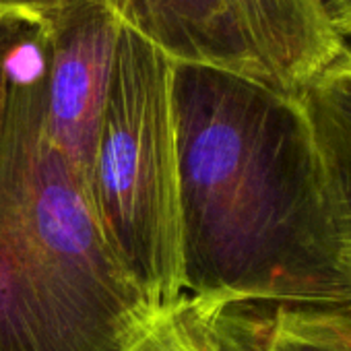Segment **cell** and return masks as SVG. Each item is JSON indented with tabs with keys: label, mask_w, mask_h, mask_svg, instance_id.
I'll use <instances>...</instances> for the list:
<instances>
[{
	"label": "cell",
	"mask_w": 351,
	"mask_h": 351,
	"mask_svg": "<svg viewBox=\"0 0 351 351\" xmlns=\"http://www.w3.org/2000/svg\"><path fill=\"white\" fill-rule=\"evenodd\" d=\"M180 267L213 306L351 304L314 141L293 95L173 64Z\"/></svg>",
	"instance_id": "6da1fadb"
},
{
	"label": "cell",
	"mask_w": 351,
	"mask_h": 351,
	"mask_svg": "<svg viewBox=\"0 0 351 351\" xmlns=\"http://www.w3.org/2000/svg\"><path fill=\"white\" fill-rule=\"evenodd\" d=\"M29 38L13 62L0 149V351H122L157 308L42 126Z\"/></svg>",
	"instance_id": "7a4b0ae2"
},
{
	"label": "cell",
	"mask_w": 351,
	"mask_h": 351,
	"mask_svg": "<svg viewBox=\"0 0 351 351\" xmlns=\"http://www.w3.org/2000/svg\"><path fill=\"white\" fill-rule=\"evenodd\" d=\"M171 69L167 56L120 25L89 167L101 230L153 308L184 293Z\"/></svg>",
	"instance_id": "3957f363"
},
{
	"label": "cell",
	"mask_w": 351,
	"mask_h": 351,
	"mask_svg": "<svg viewBox=\"0 0 351 351\" xmlns=\"http://www.w3.org/2000/svg\"><path fill=\"white\" fill-rule=\"evenodd\" d=\"M104 3L122 27L149 42L173 64L213 66L269 85L232 0Z\"/></svg>",
	"instance_id": "277c9868"
},
{
	"label": "cell",
	"mask_w": 351,
	"mask_h": 351,
	"mask_svg": "<svg viewBox=\"0 0 351 351\" xmlns=\"http://www.w3.org/2000/svg\"><path fill=\"white\" fill-rule=\"evenodd\" d=\"M293 97L310 126L341 271L351 289V46Z\"/></svg>",
	"instance_id": "5b68a950"
},
{
	"label": "cell",
	"mask_w": 351,
	"mask_h": 351,
	"mask_svg": "<svg viewBox=\"0 0 351 351\" xmlns=\"http://www.w3.org/2000/svg\"><path fill=\"white\" fill-rule=\"evenodd\" d=\"M267 83L295 95L347 44L318 0H232Z\"/></svg>",
	"instance_id": "8992f818"
},
{
	"label": "cell",
	"mask_w": 351,
	"mask_h": 351,
	"mask_svg": "<svg viewBox=\"0 0 351 351\" xmlns=\"http://www.w3.org/2000/svg\"><path fill=\"white\" fill-rule=\"evenodd\" d=\"M213 328L223 351H351V304H226Z\"/></svg>",
	"instance_id": "52a82bcc"
},
{
	"label": "cell",
	"mask_w": 351,
	"mask_h": 351,
	"mask_svg": "<svg viewBox=\"0 0 351 351\" xmlns=\"http://www.w3.org/2000/svg\"><path fill=\"white\" fill-rule=\"evenodd\" d=\"M217 308L184 291L157 308L122 351H223L213 328Z\"/></svg>",
	"instance_id": "ba28073f"
},
{
	"label": "cell",
	"mask_w": 351,
	"mask_h": 351,
	"mask_svg": "<svg viewBox=\"0 0 351 351\" xmlns=\"http://www.w3.org/2000/svg\"><path fill=\"white\" fill-rule=\"evenodd\" d=\"M36 23L38 21H29L15 15H0V149H3V141H5L13 62L19 48L32 36Z\"/></svg>",
	"instance_id": "9c48e42d"
},
{
	"label": "cell",
	"mask_w": 351,
	"mask_h": 351,
	"mask_svg": "<svg viewBox=\"0 0 351 351\" xmlns=\"http://www.w3.org/2000/svg\"><path fill=\"white\" fill-rule=\"evenodd\" d=\"M71 3V0H0V15H15L29 21H40L50 11Z\"/></svg>",
	"instance_id": "30bf717a"
},
{
	"label": "cell",
	"mask_w": 351,
	"mask_h": 351,
	"mask_svg": "<svg viewBox=\"0 0 351 351\" xmlns=\"http://www.w3.org/2000/svg\"><path fill=\"white\" fill-rule=\"evenodd\" d=\"M330 27L345 40L351 36V0H318Z\"/></svg>",
	"instance_id": "8fae6325"
}]
</instances>
